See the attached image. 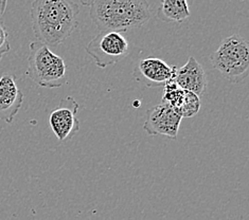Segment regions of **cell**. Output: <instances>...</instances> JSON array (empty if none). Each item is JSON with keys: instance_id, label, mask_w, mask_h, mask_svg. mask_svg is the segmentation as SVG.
<instances>
[{"instance_id": "cell-1", "label": "cell", "mask_w": 249, "mask_h": 220, "mask_svg": "<svg viewBox=\"0 0 249 220\" xmlns=\"http://www.w3.org/2000/svg\"><path fill=\"white\" fill-rule=\"evenodd\" d=\"M79 14V5L71 0H34L30 15L35 37L47 46H60L78 28Z\"/></svg>"}, {"instance_id": "cell-2", "label": "cell", "mask_w": 249, "mask_h": 220, "mask_svg": "<svg viewBox=\"0 0 249 220\" xmlns=\"http://www.w3.org/2000/svg\"><path fill=\"white\" fill-rule=\"evenodd\" d=\"M89 15L100 32H126L151 19L153 10L147 0H94Z\"/></svg>"}, {"instance_id": "cell-3", "label": "cell", "mask_w": 249, "mask_h": 220, "mask_svg": "<svg viewBox=\"0 0 249 220\" xmlns=\"http://www.w3.org/2000/svg\"><path fill=\"white\" fill-rule=\"evenodd\" d=\"M28 56L29 77L40 87L60 88L66 83V65L64 59L53 53L49 46L32 41Z\"/></svg>"}, {"instance_id": "cell-4", "label": "cell", "mask_w": 249, "mask_h": 220, "mask_svg": "<svg viewBox=\"0 0 249 220\" xmlns=\"http://www.w3.org/2000/svg\"><path fill=\"white\" fill-rule=\"evenodd\" d=\"M212 66L231 83L245 80L249 71V47L239 34L223 39L216 51L210 55Z\"/></svg>"}, {"instance_id": "cell-5", "label": "cell", "mask_w": 249, "mask_h": 220, "mask_svg": "<svg viewBox=\"0 0 249 220\" xmlns=\"http://www.w3.org/2000/svg\"><path fill=\"white\" fill-rule=\"evenodd\" d=\"M85 49L98 67L106 68L125 57L129 53V45L121 32H101Z\"/></svg>"}, {"instance_id": "cell-6", "label": "cell", "mask_w": 249, "mask_h": 220, "mask_svg": "<svg viewBox=\"0 0 249 220\" xmlns=\"http://www.w3.org/2000/svg\"><path fill=\"white\" fill-rule=\"evenodd\" d=\"M181 120L175 108L160 103L147 110L143 129L149 135H163L176 140Z\"/></svg>"}, {"instance_id": "cell-7", "label": "cell", "mask_w": 249, "mask_h": 220, "mask_svg": "<svg viewBox=\"0 0 249 220\" xmlns=\"http://www.w3.org/2000/svg\"><path fill=\"white\" fill-rule=\"evenodd\" d=\"M79 107L72 97H67L51 112L49 124L58 141L69 140L80 130V121L76 118Z\"/></svg>"}, {"instance_id": "cell-8", "label": "cell", "mask_w": 249, "mask_h": 220, "mask_svg": "<svg viewBox=\"0 0 249 220\" xmlns=\"http://www.w3.org/2000/svg\"><path fill=\"white\" fill-rule=\"evenodd\" d=\"M176 68V66L172 67L160 58L147 57L141 59L136 65L134 76L146 87H163L174 79Z\"/></svg>"}, {"instance_id": "cell-9", "label": "cell", "mask_w": 249, "mask_h": 220, "mask_svg": "<svg viewBox=\"0 0 249 220\" xmlns=\"http://www.w3.org/2000/svg\"><path fill=\"white\" fill-rule=\"evenodd\" d=\"M23 94L16 84L15 77L4 74L0 77V121L11 124L18 114Z\"/></svg>"}, {"instance_id": "cell-10", "label": "cell", "mask_w": 249, "mask_h": 220, "mask_svg": "<svg viewBox=\"0 0 249 220\" xmlns=\"http://www.w3.org/2000/svg\"><path fill=\"white\" fill-rule=\"evenodd\" d=\"M183 90L194 92L198 97L204 94L207 87V76L203 66L193 56L180 68H176L174 79Z\"/></svg>"}, {"instance_id": "cell-11", "label": "cell", "mask_w": 249, "mask_h": 220, "mask_svg": "<svg viewBox=\"0 0 249 220\" xmlns=\"http://www.w3.org/2000/svg\"><path fill=\"white\" fill-rule=\"evenodd\" d=\"M190 17L187 0H160L157 18L164 22L181 23Z\"/></svg>"}, {"instance_id": "cell-12", "label": "cell", "mask_w": 249, "mask_h": 220, "mask_svg": "<svg viewBox=\"0 0 249 220\" xmlns=\"http://www.w3.org/2000/svg\"><path fill=\"white\" fill-rule=\"evenodd\" d=\"M200 109V97L194 92L185 90L179 105L177 106V112L183 118H192L198 114Z\"/></svg>"}, {"instance_id": "cell-13", "label": "cell", "mask_w": 249, "mask_h": 220, "mask_svg": "<svg viewBox=\"0 0 249 220\" xmlns=\"http://www.w3.org/2000/svg\"><path fill=\"white\" fill-rule=\"evenodd\" d=\"M163 87H164V91H163L161 103L168 104L176 109L177 106H178L180 103L185 90L181 89L180 87H178V85L176 84L174 80H171L170 82H168Z\"/></svg>"}, {"instance_id": "cell-14", "label": "cell", "mask_w": 249, "mask_h": 220, "mask_svg": "<svg viewBox=\"0 0 249 220\" xmlns=\"http://www.w3.org/2000/svg\"><path fill=\"white\" fill-rule=\"evenodd\" d=\"M11 50L9 43V33L2 22H0V59Z\"/></svg>"}, {"instance_id": "cell-15", "label": "cell", "mask_w": 249, "mask_h": 220, "mask_svg": "<svg viewBox=\"0 0 249 220\" xmlns=\"http://www.w3.org/2000/svg\"><path fill=\"white\" fill-rule=\"evenodd\" d=\"M94 1V0H80V2L83 4V5H85V7H90L91 5V3Z\"/></svg>"}]
</instances>
